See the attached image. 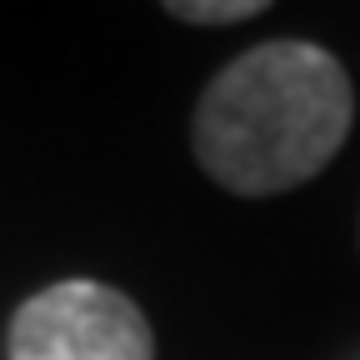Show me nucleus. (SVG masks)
Instances as JSON below:
<instances>
[{"instance_id": "obj_1", "label": "nucleus", "mask_w": 360, "mask_h": 360, "mask_svg": "<svg viewBox=\"0 0 360 360\" xmlns=\"http://www.w3.org/2000/svg\"><path fill=\"white\" fill-rule=\"evenodd\" d=\"M350 120L355 90L330 51L310 40H265L205 85L191 141L215 186L281 195L335 160Z\"/></svg>"}, {"instance_id": "obj_2", "label": "nucleus", "mask_w": 360, "mask_h": 360, "mask_svg": "<svg viewBox=\"0 0 360 360\" xmlns=\"http://www.w3.org/2000/svg\"><path fill=\"white\" fill-rule=\"evenodd\" d=\"M11 360H155V335L125 290L60 281L35 290L6 335Z\"/></svg>"}, {"instance_id": "obj_3", "label": "nucleus", "mask_w": 360, "mask_h": 360, "mask_svg": "<svg viewBox=\"0 0 360 360\" xmlns=\"http://www.w3.org/2000/svg\"><path fill=\"white\" fill-rule=\"evenodd\" d=\"M165 11L191 25H236V20H255L265 11V0H215V6H205V0H170Z\"/></svg>"}]
</instances>
